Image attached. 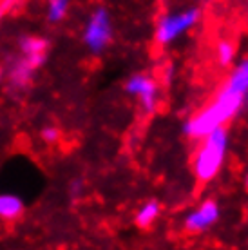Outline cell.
Returning a JSON list of instances; mask_svg holds the SVG:
<instances>
[{
	"mask_svg": "<svg viewBox=\"0 0 248 250\" xmlns=\"http://www.w3.org/2000/svg\"><path fill=\"white\" fill-rule=\"evenodd\" d=\"M245 98L237 96V94L228 93L227 89H219L216 98L201 109L196 116L188 118L183 124V132L188 138H205L212 131H216L219 127H225L227 122L234 118L243 107H245Z\"/></svg>",
	"mask_w": 248,
	"mask_h": 250,
	"instance_id": "cell-1",
	"label": "cell"
},
{
	"mask_svg": "<svg viewBox=\"0 0 248 250\" xmlns=\"http://www.w3.org/2000/svg\"><path fill=\"white\" fill-rule=\"evenodd\" d=\"M228 140L227 127H219L203 138V145L194 158V172L199 182H210L221 170L228 149Z\"/></svg>",
	"mask_w": 248,
	"mask_h": 250,
	"instance_id": "cell-2",
	"label": "cell"
},
{
	"mask_svg": "<svg viewBox=\"0 0 248 250\" xmlns=\"http://www.w3.org/2000/svg\"><path fill=\"white\" fill-rule=\"evenodd\" d=\"M201 20V9L199 7H190L185 11L178 13H167L158 20L156 25V42L160 45H167L174 42L176 38L190 31L194 25Z\"/></svg>",
	"mask_w": 248,
	"mask_h": 250,
	"instance_id": "cell-3",
	"label": "cell"
},
{
	"mask_svg": "<svg viewBox=\"0 0 248 250\" xmlns=\"http://www.w3.org/2000/svg\"><path fill=\"white\" fill-rule=\"evenodd\" d=\"M112 40V22L111 15L105 7H98L91 13L83 27V44L91 53L100 55L111 44Z\"/></svg>",
	"mask_w": 248,
	"mask_h": 250,
	"instance_id": "cell-4",
	"label": "cell"
},
{
	"mask_svg": "<svg viewBox=\"0 0 248 250\" xmlns=\"http://www.w3.org/2000/svg\"><path fill=\"white\" fill-rule=\"evenodd\" d=\"M125 91L136 96L145 113H152L158 105V83L147 75H132L125 83Z\"/></svg>",
	"mask_w": 248,
	"mask_h": 250,
	"instance_id": "cell-5",
	"label": "cell"
},
{
	"mask_svg": "<svg viewBox=\"0 0 248 250\" xmlns=\"http://www.w3.org/2000/svg\"><path fill=\"white\" fill-rule=\"evenodd\" d=\"M221 216L219 205L214 200L203 201L198 208H194L192 212L186 214L185 218V229L188 232H203L208 227H212Z\"/></svg>",
	"mask_w": 248,
	"mask_h": 250,
	"instance_id": "cell-6",
	"label": "cell"
},
{
	"mask_svg": "<svg viewBox=\"0 0 248 250\" xmlns=\"http://www.w3.org/2000/svg\"><path fill=\"white\" fill-rule=\"evenodd\" d=\"M19 47L20 53H22V58H25L35 69H38L45 62L47 40L38 37H22L19 40Z\"/></svg>",
	"mask_w": 248,
	"mask_h": 250,
	"instance_id": "cell-7",
	"label": "cell"
},
{
	"mask_svg": "<svg viewBox=\"0 0 248 250\" xmlns=\"http://www.w3.org/2000/svg\"><path fill=\"white\" fill-rule=\"evenodd\" d=\"M223 89H227V91L232 94L243 96L245 102H248V58L243 60V62L232 71V75L228 76V80L225 82Z\"/></svg>",
	"mask_w": 248,
	"mask_h": 250,
	"instance_id": "cell-8",
	"label": "cell"
},
{
	"mask_svg": "<svg viewBox=\"0 0 248 250\" xmlns=\"http://www.w3.org/2000/svg\"><path fill=\"white\" fill-rule=\"evenodd\" d=\"M33 75H35V67L25 58H20L9 69V83L15 89H22L31 82Z\"/></svg>",
	"mask_w": 248,
	"mask_h": 250,
	"instance_id": "cell-9",
	"label": "cell"
},
{
	"mask_svg": "<svg viewBox=\"0 0 248 250\" xmlns=\"http://www.w3.org/2000/svg\"><path fill=\"white\" fill-rule=\"evenodd\" d=\"M24 212V201L17 194H0V219H17Z\"/></svg>",
	"mask_w": 248,
	"mask_h": 250,
	"instance_id": "cell-10",
	"label": "cell"
},
{
	"mask_svg": "<svg viewBox=\"0 0 248 250\" xmlns=\"http://www.w3.org/2000/svg\"><path fill=\"white\" fill-rule=\"evenodd\" d=\"M160 216V203L158 201H147L143 203L136 212V225L145 229V227L152 225L156 218Z\"/></svg>",
	"mask_w": 248,
	"mask_h": 250,
	"instance_id": "cell-11",
	"label": "cell"
},
{
	"mask_svg": "<svg viewBox=\"0 0 248 250\" xmlns=\"http://www.w3.org/2000/svg\"><path fill=\"white\" fill-rule=\"evenodd\" d=\"M71 0H47V20L51 24H58L67 15Z\"/></svg>",
	"mask_w": 248,
	"mask_h": 250,
	"instance_id": "cell-12",
	"label": "cell"
},
{
	"mask_svg": "<svg viewBox=\"0 0 248 250\" xmlns=\"http://www.w3.org/2000/svg\"><path fill=\"white\" fill-rule=\"evenodd\" d=\"M234 55H236V47H234L232 42H228V40H221V42L217 44L216 58H217V63H219V65H223V67L230 65L232 60H234Z\"/></svg>",
	"mask_w": 248,
	"mask_h": 250,
	"instance_id": "cell-13",
	"label": "cell"
},
{
	"mask_svg": "<svg viewBox=\"0 0 248 250\" xmlns=\"http://www.w3.org/2000/svg\"><path fill=\"white\" fill-rule=\"evenodd\" d=\"M40 136L45 144H56L58 142V138H60V129L55 127V125H45L40 132Z\"/></svg>",
	"mask_w": 248,
	"mask_h": 250,
	"instance_id": "cell-14",
	"label": "cell"
},
{
	"mask_svg": "<svg viewBox=\"0 0 248 250\" xmlns=\"http://www.w3.org/2000/svg\"><path fill=\"white\" fill-rule=\"evenodd\" d=\"M69 192H71L73 198L82 196V192H83V182H82V180H73L71 185H69Z\"/></svg>",
	"mask_w": 248,
	"mask_h": 250,
	"instance_id": "cell-15",
	"label": "cell"
},
{
	"mask_svg": "<svg viewBox=\"0 0 248 250\" xmlns=\"http://www.w3.org/2000/svg\"><path fill=\"white\" fill-rule=\"evenodd\" d=\"M4 13H6V11H4V9H2V7H0V19H2V17H4Z\"/></svg>",
	"mask_w": 248,
	"mask_h": 250,
	"instance_id": "cell-16",
	"label": "cell"
},
{
	"mask_svg": "<svg viewBox=\"0 0 248 250\" xmlns=\"http://www.w3.org/2000/svg\"><path fill=\"white\" fill-rule=\"evenodd\" d=\"M0 78H2V71H0Z\"/></svg>",
	"mask_w": 248,
	"mask_h": 250,
	"instance_id": "cell-17",
	"label": "cell"
}]
</instances>
